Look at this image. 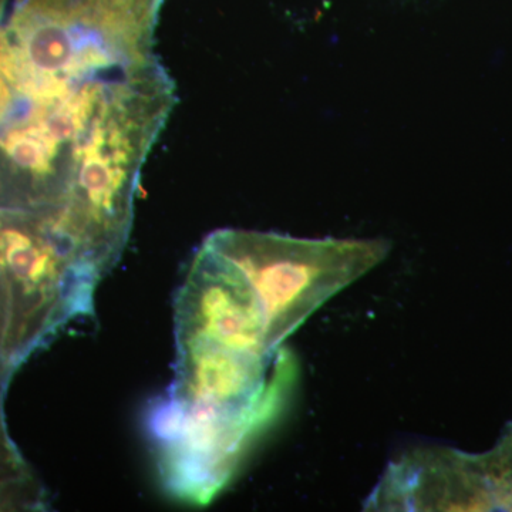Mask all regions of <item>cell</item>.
I'll return each mask as SVG.
<instances>
[{"mask_svg":"<svg viewBox=\"0 0 512 512\" xmlns=\"http://www.w3.org/2000/svg\"><path fill=\"white\" fill-rule=\"evenodd\" d=\"M288 404L275 400L242 412L214 413L181 409L158 397L147 413V431L165 490L184 503L210 504Z\"/></svg>","mask_w":512,"mask_h":512,"instance_id":"cell-3","label":"cell"},{"mask_svg":"<svg viewBox=\"0 0 512 512\" xmlns=\"http://www.w3.org/2000/svg\"><path fill=\"white\" fill-rule=\"evenodd\" d=\"M0 366H2V365H0ZM2 367H3V366H2Z\"/></svg>","mask_w":512,"mask_h":512,"instance_id":"cell-6","label":"cell"},{"mask_svg":"<svg viewBox=\"0 0 512 512\" xmlns=\"http://www.w3.org/2000/svg\"><path fill=\"white\" fill-rule=\"evenodd\" d=\"M370 511H512V423L493 450L421 447L387 466Z\"/></svg>","mask_w":512,"mask_h":512,"instance_id":"cell-4","label":"cell"},{"mask_svg":"<svg viewBox=\"0 0 512 512\" xmlns=\"http://www.w3.org/2000/svg\"><path fill=\"white\" fill-rule=\"evenodd\" d=\"M103 278L56 214L0 211L5 366L19 365L70 322L93 315Z\"/></svg>","mask_w":512,"mask_h":512,"instance_id":"cell-1","label":"cell"},{"mask_svg":"<svg viewBox=\"0 0 512 512\" xmlns=\"http://www.w3.org/2000/svg\"><path fill=\"white\" fill-rule=\"evenodd\" d=\"M175 345L211 346L272 359L264 313L231 261L207 241L195 252L174 303Z\"/></svg>","mask_w":512,"mask_h":512,"instance_id":"cell-5","label":"cell"},{"mask_svg":"<svg viewBox=\"0 0 512 512\" xmlns=\"http://www.w3.org/2000/svg\"><path fill=\"white\" fill-rule=\"evenodd\" d=\"M205 241L244 276L264 313L274 350L284 348L313 313L390 251L384 239L293 238L231 228L218 229Z\"/></svg>","mask_w":512,"mask_h":512,"instance_id":"cell-2","label":"cell"}]
</instances>
